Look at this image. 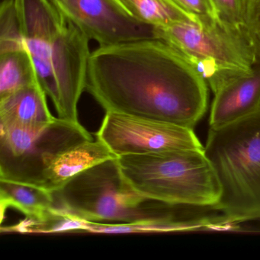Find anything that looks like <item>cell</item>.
Listing matches in <instances>:
<instances>
[{
  "mask_svg": "<svg viewBox=\"0 0 260 260\" xmlns=\"http://www.w3.org/2000/svg\"><path fill=\"white\" fill-rule=\"evenodd\" d=\"M208 84L197 70L159 39L91 52L86 90L106 112L193 128L208 108Z\"/></svg>",
  "mask_w": 260,
  "mask_h": 260,
  "instance_id": "6da1fadb",
  "label": "cell"
},
{
  "mask_svg": "<svg viewBox=\"0 0 260 260\" xmlns=\"http://www.w3.org/2000/svg\"><path fill=\"white\" fill-rule=\"evenodd\" d=\"M22 34L41 86L58 118L78 120L90 51L83 31L48 0H15Z\"/></svg>",
  "mask_w": 260,
  "mask_h": 260,
  "instance_id": "7a4b0ae2",
  "label": "cell"
},
{
  "mask_svg": "<svg viewBox=\"0 0 260 260\" xmlns=\"http://www.w3.org/2000/svg\"><path fill=\"white\" fill-rule=\"evenodd\" d=\"M204 147L220 187L213 208L231 224L260 218V108L238 121L210 128Z\"/></svg>",
  "mask_w": 260,
  "mask_h": 260,
  "instance_id": "3957f363",
  "label": "cell"
},
{
  "mask_svg": "<svg viewBox=\"0 0 260 260\" xmlns=\"http://www.w3.org/2000/svg\"><path fill=\"white\" fill-rule=\"evenodd\" d=\"M117 159L124 179L146 199L212 208L220 199V184L205 148L124 155Z\"/></svg>",
  "mask_w": 260,
  "mask_h": 260,
  "instance_id": "277c9868",
  "label": "cell"
},
{
  "mask_svg": "<svg viewBox=\"0 0 260 260\" xmlns=\"http://www.w3.org/2000/svg\"><path fill=\"white\" fill-rule=\"evenodd\" d=\"M117 159L84 170L53 191L54 210L96 223H133L164 216L129 185Z\"/></svg>",
  "mask_w": 260,
  "mask_h": 260,
  "instance_id": "5b68a950",
  "label": "cell"
},
{
  "mask_svg": "<svg viewBox=\"0 0 260 260\" xmlns=\"http://www.w3.org/2000/svg\"><path fill=\"white\" fill-rule=\"evenodd\" d=\"M156 39L174 48L205 79L213 93L230 80L252 72L258 62L246 31L233 29L217 19L154 28Z\"/></svg>",
  "mask_w": 260,
  "mask_h": 260,
  "instance_id": "8992f818",
  "label": "cell"
},
{
  "mask_svg": "<svg viewBox=\"0 0 260 260\" xmlns=\"http://www.w3.org/2000/svg\"><path fill=\"white\" fill-rule=\"evenodd\" d=\"M90 139L80 122L59 118L42 127L0 124V180L42 188L45 170L56 155Z\"/></svg>",
  "mask_w": 260,
  "mask_h": 260,
  "instance_id": "52a82bcc",
  "label": "cell"
},
{
  "mask_svg": "<svg viewBox=\"0 0 260 260\" xmlns=\"http://www.w3.org/2000/svg\"><path fill=\"white\" fill-rule=\"evenodd\" d=\"M96 136L118 157L205 148L192 128L116 112H106Z\"/></svg>",
  "mask_w": 260,
  "mask_h": 260,
  "instance_id": "ba28073f",
  "label": "cell"
},
{
  "mask_svg": "<svg viewBox=\"0 0 260 260\" xmlns=\"http://www.w3.org/2000/svg\"><path fill=\"white\" fill-rule=\"evenodd\" d=\"M48 1L100 46L156 39L154 27L132 19L115 0Z\"/></svg>",
  "mask_w": 260,
  "mask_h": 260,
  "instance_id": "9c48e42d",
  "label": "cell"
},
{
  "mask_svg": "<svg viewBox=\"0 0 260 260\" xmlns=\"http://www.w3.org/2000/svg\"><path fill=\"white\" fill-rule=\"evenodd\" d=\"M210 128L238 121L260 108V64L252 72L236 77L214 92Z\"/></svg>",
  "mask_w": 260,
  "mask_h": 260,
  "instance_id": "30bf717a",
  "label": "cell"
},
{
  "mask_svg": "<svg viewBox=\"0 0 260 260\" xmlns=\"http://www.w3.org/2000/svg\"><path fill=\"white\" fill-rule=\"evenodd\" d=\"M115 158L118 156L98 138L77 143L56 155L45 170L42 188L57 191L84 170Z\"/></svg>",
  "mask_w": 260,
  "mask_h": 260,
  "instance_id": "8fae6325",
  "label": "cell"
},
{
  "mask_svg": "<svg viewBox=\"0 0 260 260\" xmlns=\"http://www.w3.org/2000/svg\"><path fill=\"white\" fill-rule=\"evenodd\" d=\"M55 119L39 81L0 99V124L42 127Z\"/></svg>",
  "mask_w": 260,
  "mask_h": 260,
  "instance_id": "7c38bea8",
  "label": "cell"
},
{
  "mask_svg": "<svg viewBox=\"0 0 260 260\" xmlns=\"http://www.w3.org/2000/svg\"><path fill=\"white\" fill-rule=\"evenodd\" d=\"M1 217L9 207L16 208L27 218L42 220L54 207L52 192L40 187L0 180Z\"/></svg>",
  "mask_w": 260,
  "mask_h": 260,
  "instance_id": "4fadbf2b",
  "label": "cell"
},
{
  "mask_svg": "<svg viewBox=\"0 0 260 260\" xmlns=\"http://www.w3.org/2000/svg\"><path fill=\"white\" fill-rule=\"evenodd\" d=\"M130 17L154 28L185 22H197L174 0H115Z\"/></svg>",
  "mask_w": 260,
  "mask_h": 260,
  "instance_id": "5bb4252c",
  "label": "cell"
},
{
  "mask_svg": "<svg viewBox=\"0 0 260 260\" xmlns=\"http://www.w3.org/2000/svg\"><path fill=\"white\" fill-rule=\"evenodd\" d=\"M217 229V222L208 219L188 221H179L170 216L164 215L156 218L133 223H86L83 233L92 234H132V233H158L170 231H189L199 228Z\"/></svg>",
  "mask_w": 260,
  "mask_h": 260,
  "instance_id": "9a60e30c",
  "label": "cell"
},
{
  "mask_svg": "<svg viewBox=\"0 0 260 260\" xmlns=\"http://www.w3.org/2000/svg\"><path fill=\"white\" fill-rule=\"evenodd\" d=\"M39 82L28 50L0 54V99Z\"/></svg>",
  "mask_w": 260,
  "mask_h": 260,
  "instance_id": "2e32d148",
  "label": "cell"
},
{
  "mask_svg": "<svg viewBox=\"0 0 260 260\" xmlns=\"http://www.w3.org/2000/svg\"><path fill=\"white\" fill-rule=\"evenodd\" d=\"M87 221L74 216L57 212L53 208L42 220L25 218L17 224L2 226L1 233L51 234V233H82Z\"/></svg>",
  "mask_w": 260,
  "mask_h": 260,
  "instance_id": "e0dca14e",
  "label": "cell"
},
{
  "mask_svg": "<svg viewBox=\"0 0 260 260\" xmlns=\"http://www.w3.org/2000/svg\"><path fill=\"white\" fill-rule=\"evenodd\" d=\"M27 50L15 0L0 5V54Z\"/></svg>",
  "mask_w": 260,
  "mask_h": 260,
  "instance_id": "ac0fdd59",
  "label": "cell"
},
{
  "mask_svg": "<svg viewBox=\"0 0 260 260\" xmlns=\"http://www.w3.org/2000/svg\"><path fill=\"white\" fill-rule=\"evenodd\" d=\"M217 20L233 29L247 31L248 0H210Z\"/></svg>",
  "mask_w": 260,
  "mask_h": 260,
  "instance_id": "d6986e66",
  "label": "cell"
},
{
  "mask_svg": "<svg viewBox=\"0 0 260 260\" xmlns=\"http://www.w3.org/2000/svg\"><path fill=\"white\" fill-rule=\"evenodd\" d=\"M198 23H210L217 19L210 0H174Z\"/></svg>",
  "mask_w": 260,
  "mask_h": 260,
  "instance_id": "ffe728a7",
  "label": "cell"
},
{
  "mask_svg": "<svg viewBox=\"0 0 260 260\" xmlns=\"http://www.w3.org/2000/svg\"><path fill=\"white\" fill-rule=\"evenodd\" d=\"M246 27L260 60V0H248Z\"/></svg>",
  "mask_w": 260,
  "mask_h": 260,
  "instance_id": "44dd1931",
  "label": "cell"
}]
</instances>
